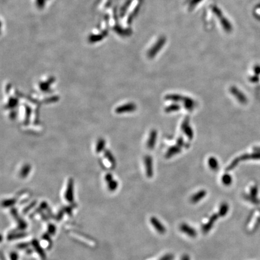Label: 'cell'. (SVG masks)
Wrapping results in <instances>:
<instances>
[{
  "mask_svg": "<svg viewBox=\"0 0 260 260\" xmlns=\"http://www.w3.org/2000/svg\"><path fill=\"white\" fill-rule=\"evenodd\" d=\"M181 130L190 140H192L193 138L194 133L192 127L190 125V119L189 117H186L182 122Z\"/></svg>",
  "mask_w": 260,
  "mask_h": 260,
  "instance_id": "cell-1",
  "label": "cell"
},
{
  "mask_svg": "<svg viewBox=\"0 0 260 260\" xmlns=\"http://www.w3.org/2000/svg\"><path fill=\"white\" fill-rule=\"evenodd\" d=\"M219 217V214H213L210 217V219H209V221H208V222L206 224L204 225L202 227V230L204 233H205V234L208 233L210 231V230L213 228V226L214 225V223L217 220L218 217Z\"/></svg>",
  "mask_w": 260,
  "mask_h": 260,
  "instance_id": "cell-2",
  "label": "cell"
},
{
  "mask_svg": "<svg viewBox=\"0 0 260 260\" xmlns=\"http://www.w3.org/2000/svg\"><path fill=\"white\" fill-rule=\"evenodd\" d=\"M144 163L146 168V172L148 177L151 178L153 175L152 158L150 155H146L144 158Z\"/></svg>",
  "mask_w": 260,
  "mask_h": 260,
  "instance_id": "cell-3",
  "label": "cell"
},
{
  "mask_svg": "<svg viewBox=\"0 0 260 260\" xmlns=\"http://www.w3.org/2000/svg\"><path fill=\"white\" fill-rule=\"evenodd\" d=\"M180 229L182 233H185L192 238H195L197 236L196 231L193 228L191 227L190 225H187V223L181 224V225L180 226Z\"/></svg>",
  "mask_w": 260,
  "mask_h": 260,
  "instance_id": "cell-4",
  "label": "cell"
},
{
  "mask_svg": "<svg viewBox=\"0 0 260 260\" xmlns=\"http://www.w3.org/2000/svg\"><path fill=\"white\" fill-rule=\"evenodd\" d=\"M152 226L155 228L157 232L161 234H164L166 232V229L164 226L155 217H152L150 219Z\"/></svg>",
  "mask_w": 260,
  "mask_h": 260,
  "instance_id": "cell-5",
  "label": "cell"
},
{
  "mask_svg": "<svg viewBox=\"0 0 260 260\" xmlns=\"http://www.w3.org/2000/svg\"><path fill=\"white\" fill-rule=\"evenodd\" d=\"M230 92L242 104H246L247 102V98L243 93L239 90L237 88L233 86L230 89Z\"/></svg>",
  "mask_w": 260,
  "mask_h": 260,
  "instance_id": "cell-6",
  "label": "cell"
},
{
  "mask_svg": "<svg viewBox=\"0 0 260 260\" xmlns=\"http://www.w3.org/2000/svg\"><path fill=\"white\" fill-rule=\"evenodd\" d=\"M137 109L136 105L134 103H128L126 104H124L120 107H119L116 109V111L118 113H123L127 112H132L136 110Z\"/></svg>",
  "mask_w": 260,
  "mask_h": 260,
  "instance_id": "cell-7",
  "label": "cell"
},
{
  "mask_svg": "<svg viewBox=\"0 0 260 260\" xmlns=\"http://www.w3.org/2000/svg\"><path fill=\"white\" fill-rule=\"evenodd\" d=\"M157 132L155 130H153L151 131L149 137L147 142V147L148 149L152 150L154 147L157 141Z\"/></svg>",
  "mask_w": 260,
  "mask_h": 260,
  "instance_id": "cell-8",
  "label": "cell"
},
{
  "mask_svg": "<svg viewBox=\"0 0 260 260\" xmlns=\"http://www.w3.org/2000/svg\"><path fill=\"white\" fill-rule=\"evenodd\" d=\"M182 103H184V106L185 109L190 111H193L196 107V102L189 97H184Z\"/></svg>",
  "mask_w": 260,
  "mask_h": 260,
  "instance_id": "cell-9",
  "label": "cell"
},
{
  "mask_svg": "<svg viewBox=\"0 0 260 260\" xmlns=\"http://www.w3.org/2000/svg\"><path fill=\"white\" fill-rule=\"evenodd\" d=\"M181 151V148L180 147H179L178 145H175V146H172L171 147H170L167 152L166 153V157L167 159H169L173 156L178 154L179 153H180Z\"/></svg>",
  "mask_w": 260,
  "mask_h": 260,
  "instance_id": "cell-10",
  "label": "cell"
},
{
  "mask_svg": "<svg viewBox=\"0 0 260 260\" xmlns=\"http://www.w3.org/2000/svg\"><path fill=\"white\" fill-rule=\"evenodd\" d=\"M206 195V192L205 190H201L193 194L190 198V202L192 204H196L202 199Z\"/></svg>",
  "mask_w": 260,
  "mask_h": 260,
  "instance_id": "cell-11",
  "label": "cell"
},
{
  "mask_svg": "<svg viewBox=\"0 0 260 260\" xmlns=\"http://www.w3.org/2000/svg\"><path fill=\"white\" fill-rule=\"evenodd\" d=\"M184 96L178 94H169L166 95L165 99L168 101H172L173 102H182L184 99Z\"/></svg>",
  "mask_w": 260,
  "mask_h": 260,
  "instance_id": "cell-12",
  "label": "cell"
},
{
  "mask_svg": "<svg viewBox=\"0 0 260 260\" xmlns=\"http://www.w3.org/2000/svg\"><path fill=\"white\" fill-rule=\"evenodd\" d=\"M209 165L210 169L213 171H217L219 169V163L215 157H211L209 158Z\"/></svg>",
  "mask_w": 260,
  "mask_h": 260,
  "instance_id": "cell-13",
  "label": "cell"
},
{
  "mask_svg": "<svg viewBox=\"0 0 260 260\" xmlns=\"http://www.w3.org/2000/svg\"><path fill=\"white\" fill-rule=\"evenodd\" d=\"M228 211H229L228 204L226 202H223L221 205V206L219 207V212H218V214H219V216H221V217H224L228 214Z\"/></svg>",
  "mask_w": 260,
  "mask_h": 260,
  "instance_id": "cell-14",
  "label": "cell"
},
{
  "mask_svg": "<svg viewBox=\"0 0 260 260\" xmlns=\"http://www.w3.org/2000/svg\"><path fill=\"white\" fill-rule=\"evenodd\" d=\"M181 109V107L180 105L177 104H171L170 106L166 107L165 108V111L166 113H172V112H175V111H177L178 110H180Z\"/></svg>",
  "mask_w": 260,
  "mask_h": 260,
  "instance_id": "cell-15",
  "label": "cell"
},
{
  "mask_svg": "<svg viewBox=\"0 0 260 260\" xmlns=\"http://www.w3.org/2000/svg\"><path fill=\"white\" fill-rule=\"evenodd\" d=\"M222 181L225 185L228 186V185H230L231 184L233 179H232V177L231 176V175L226 173L222 176Z\"/></svg>",
  "mask_w": 260,
  "mask_h": 260,
  "instance_id": "cell-16",
  "label": "cell"
},
{
  "mask_svg": "<svg viewBox=\"0 0 260 260\" xmlns=\"http://www.w3.org/2000/svg\"><path fill=\"white\" fill-rule=\"evenodd\" d=\"M239 161H240V159H239L238 158H237V159H235L233 161V162H232L230 165H229V166H228L227 168L226 169V171H230L233 170V169L235 167V166L238 164Z\"/></svg>",
  "mask_w": 260,
  "mask_h": 260,
  "instance_id": "cell-17",
  "label": "cell"
},
{
  "mask_svg": "<svg viewBox=\"0 0 260 260\" xmlns=\"http://www.w3.org/2000/svg\"><path fill=\"white\" fill-rule=\"evenodd\" d=\"M176 144L180 147H184L185 148H188L189 147V145H187V144L184 142V139L182 137H180L177 139V140H176Z\"/></svg>",
  "mask_w": 260,
  "mask_h": 260,
  "instance_id": "cell-18",
  "label": "cell"
},
{
  "mask_svg": "<svg viewBox=\"0 0 260 260\" xmlns=\"http://www.w3.org/2000/svg\"><path fill=\"white\" fill-rule=\"evenodd\" d=\"M174 255L172 254H168L163 256L160 260H173Z\"/></svg>",
  "mask_w": 260,
  "mask_h": 260,
  "instance_id": "cell-19",
  "label": "cell"
},
{
  "mask_svg": "<svg viewBox=\"0 0 260 260\" xmlns=\"http://www.w3.org/2000/svg\"><path fill=\"white\" fill-rule=\"evenodd\" d=\"M181 260H190V256L188 255L185 254V255L182 256V257L181 258Z\"/></svg>",
  "mask_w": 260,
  "mask_h": 260,
  "instance_id": "cell-20",
  "label": "cell"
},
{
  "mask_svg": "<svg viewBox=\"0 0 260 260\" xmlns=\"http://www.w3.org/2000/svg\"><path fill=\"white\" fill-rule=\"evenodd\" d=\"M254 71L256 74H260V66H256L254 68Z\"/></svg>",
  "mask_w": 260,
  "mask_h": 260,
  "instance_id": "cell-21",
  "label": "cell"
}]
</instances>
